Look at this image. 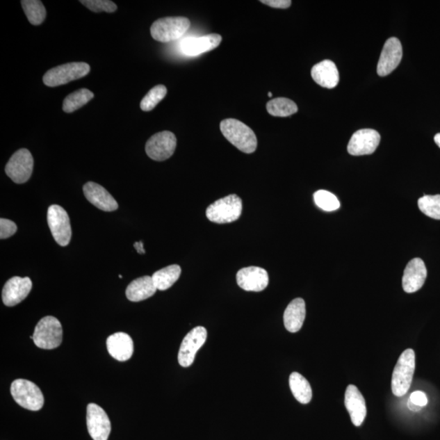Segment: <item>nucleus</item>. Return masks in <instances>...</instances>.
I'll return each mask as SVG.
<instances>
[{"instance_id": "nucleus-7", "label": "nucleus", "mask_w": 440, "mask_h": 440, "mask_svg": "<svg viewBox=\"0 0 440 440\" xmlns=\"http://www.w3.org/2000/svg\"><path fill=\"white\" fill-rule=\"evenodd\" d=\"M90 70V65L85 63L61 65L47 71L42 78V81L47 87H58L86 76Z\"/></svg>"}, {"instance_id": "nucleus-1", "label": "nucleus", "mask_w": 440, "mask_h": 440, "mask_svg": "<svg viewBox=\"0 0 440 440\" xmlns=\"http://www.w3.org/2000/svg\"><path fill=\"white\" fill-rule=\"evenodd\" d=\"M222 134L231 145L245 154H252L257 149V137L250 127L239 120L229 118L221 122Z\"/></svg>"}, {"instance_id": "nucleus-3", "label": "nucleus", "mask_w": 440, "mask_h": 440, "mask_svg": "<svg viewBox=\"0 0 440 440\" xmlns=\"http://www.w3.org/2000/svg\"><path fill=\"white\" fill-rule=\"evenodd\" d=\"M243 212V201L236 194L221 198L208 206V220L216 224H229L238 220Z\"/></svg>"}, {"instance_id": "nucleus-13", "label": "nucleus", "mask_w": 440, "mask_h": 440, "mask_svg": "<svg viewBox=\"0 0 440 440\" xmlns=\"http://www.w3.org/2000/svg\"><path fill=\"white\" fill-rule=\"evenodd\" d=\"M403 56V49L400 41L397 38H391L383 47L377 72L381 77L387 76L398 66Z\"/></svg>"}, {"instance_id": "nucleus-10", "label": "nucleus", "mask_w": 440, "mask_h": 440, "mask_svg": "<svg viewBox=\"0 0 440 440\" xmlns=\"http://www.w3.org/2000/svg\"><path fill=\"white\" fill-rule=\"evenodd\" d=\"M177 140L170 131H162L151 136L145 145L147 155L151 159L162 162L172 157L176 150Z\"/></svg>"}, {"instance_id": "nucleus-14", "label": "nucleus", "mask_w": 440, "mask_h": 440, "mask_svg": "<svg viewBox=\"0 0 440 440\" xmlns=\"http://www.w3.org/2000/svg\"><path fill=\"white\" fill-rule=\"evenodd\" d=\"M380 133L373 129H361L355 132L349 141L348 153L353 156L372 154L380 143Z\"/></svg>"}, {"instance_id": "nucleus-40", "label": "nucleus", "mask_w": 440, "mask_h": 440, "mask_svg": "<svg viewBox=\"0 0 440 440\" xmlns=\"http://www.w3.org/2000/svg\"><path fill=\"white\" fill-rule=\"evenodd\" d=\"M272 97V93L268 92V97Z\"/></svg>"}, {"instance_id": "nucleus-29", "label": "nucleus", "mask_w": 440, "mask_h": 440, "mask_svg": "<svg viewBox=\"0 0 440 440\" xmlns=\"http://www.w3.org/2000/svg\"><path fill=\"white\" fill-rule=\"evenodd\" d=\"M267 111L275 117H288L298 112V106L290 99L279 97L267 104Z\"/></svg>"}, {"instance_id": "nucleus-4", "label": "nucleus", "mask_w": 440, "mask_h": 440, "mask_svg": "<svg viewBox=\"0 0 440 440\" xmlns=\"http://www.w3.org/2000/svg\"><path fill=\"white\" fill-rule=\"evenodd\" d=\"M63 325L54 316H45L37 324L33 341L38 348L45 350L58 348L63 343Z\"/></svg>"}, {"instance_id": "nucleus-12", "label": "nucleus", "mask_w": 440, "mask_h": 440, "mask_svg": "<svg viewBox=\"0 0 440 440\" xmlns=\"http://www.w3.org/2000/svg\"><path fill=\"white\" fill-rule=\"evenodd\" d=\"M87 425L93 440H108L111 432V420L106 411L97 404H89L87 408Z\"/></svg>"}, {"instance_id": "nucleus-17", "label": "nucleus", "mask_w": 440, "mask_h": 440, "mask_svg": "<svg viewBox=\"0 0 440 440\" xmlns=\"http://www.w3.org/2000/svg\"><path fill=\"white\" fill-rule=\"evenodd\" d=\"M427 277V270L425 263L420 258H415L407 265L402 286L406 293L417 292L422 288Z\"/></svg>"}, {"instance_id": "nucleus-41", "label": "nucleus", "mask_w": 440, "mask_h": 440, "mask_svg": "<svg viewBox=\"0 0 440 440\" xmlns=\"http://www.w3.org/2000/svg\"><path fill=\"white\" fill-rule=\"evenodd\" d=\"M120 278H121V279H122V275H120Z\"/></svg>"}, {"instance_id": "nucleus-15", "label": "nucleus", "mask_w": 440, "mask_h": 440, "mask_svg": "<svg viewBox=\"0 0 440 440\" xmlns=\"http://www.w3.org/2000/svg\"><path fill=\"white\" fill-rule=\"evenodd\" d=\"M32 282L29 277H14L6 282L2 292L3 304L13 307L20 304L29 295Z\"/></svg>"}, {"instance_id": "nucleus-36", "label": "nucleus", "mask_w": 440, "mask_h": 440, "mask_svg": "<svg viewBox=\"0 0 440 440\" xmlns=\"http://www.w3.org/2000/svg\"><path fill=\"white\" fill-rule=\"evenodd\" d=\"M260 2L272 8L282 9L290 8L292 3L291 0H262Z\"/></svg>"}, {"instance_id": "nucleus-25", "label": "nucleus", "mask_w": 440, "mask_h": 440, "mask_svg": "<svg viewBox=\"0 0 440 440\" xmlns=\"http://www.w3.org/2000/svg\"><path fill=\"white\" fill-rule=\"evenodd\" d=\"M290 387L295 398L302 405L309 404L312 398L310 383L300 373H292L290 376Z\"/></svg>"}, {"instance_id": "nucleus-39", "label": "nucleus", "mask_w": 440, "mask_h": 440, "mask_svg": "<svg viewBox=\"0 0 440 440\" xmlns=\"http://www.w3.org/2000/svg\"><path fill=\"white\" fill-rule=\"evenodd\" d=\"M434 142H435V144H437L440 148V133L435 135Z\"/></svg>"}, {"instance_id": "nucleus-16", "label": "nucleus", "mask_w": 440, "mask_h": 440, "mask_svg": "<svg viewBox=\"0 0 440 440\" xmlns=\"http://www.w3.org/2000/svg\"><path fill=\"white\" fill-rule=\"evenodd\" d=\"M236 282L245 291H263L268 285V274L262 268H244L236 274Z\"/></svg>"}, {"instance_id": "nucleus-19", "label": "nucleus", "mask_w": 440, "mask_h": 440, "mask_svg": "<svg viewBox=\"0 0 440 440\" xmlns=\"http://www.w3.org/2000/svg\"><path fill=\"white\" fill-rule=\"evenodd\" d=\"M85 197L89 202L103 211H115L118 204L110 193L100 184L88 182L83 186Z\"/></svg>"}, {"instance_id": "nucleus-27", "label": "nucleus", "mask_w": 440, "mask_h": 440, "mask_svg": "<svg viewBox=\"0 0 440 440\" xmlns=\"http://www.w3.org/2000/svg\"><path fill=\"white\" fill-rule=\"evenodd\" d=\"M93 98V92L89 91L88 89H79L65 98L63 106V111L67 113H73L86 105Z\"/></svg>"}, {"instance_id": "nucleus-23", "label": "nucleus", "mask_w": 440, "mask_h": 440, "mask_svg": "<svg viewBox=\"0 0 440 440\" xmlns=\"http://www.w3.org/2000/svg\"><path fill=\"white\" fill-rule=\"evenodd\" d=\"M306 317V304L301 298L293 300L284 312V325L291 333H297L302 327Z\"/></svg>"}, {"instance_id": "nucleus-20", "label": "nucleus", "mask_w": 440, "mask_h": 440, "mask_svg": "<svg viewBox=\"0 0 440 440\" xmlns=\"http://www.w3.org/2000/svg\"><path fill=\"white\" fill-rule=\"evenodd\" d=\"M345 406L352 423L356 427L361 425L366 418L367 409L366 400L356 386L349 385L347 387L346 393H345Z\"/></svg>"}, {"instance_id": "nucleus-38", "label": "nucleus", "mask_w": 440, "mask_h": 440, "mask_svg": "<svg viewBox=\"0 0 440 440\" xmlns=\"http://www.w3.org/2000/svg\"><path fill=\"white\" fill-rule=\"evenodd\" d=\"M409 408L412 410V411H414V412H418L420 411L421 409H422V407L416 405L413 403H412L411 401L409 400V404H408Z\"/></svg>"}, {"instance_id": "nucleus-26", "label": "nucleus", "mask_w": 440, "mask_h": 440, "mask_svg": "<svg viewBox=\"0 0 440 440\" xmlns=\"http://www.w3.org/2000/svg\"><path fill=\"white\" fill-rule=\"evenodd\" d=\"M181 275V268L177 264L170 265L154 273L153 281L157 290H168L176 283Z\"/></svg>"}, {"instance_id": "nucleus-33", "label": "nucleus", "mask_w": 440, "mask_h": 440, "mask_svg": "<svg viewBox=\"0 0 440 440\" xmlns=\"http://www.w3.org/2000/svg\"><path fill=\"white\" fill-rule=\"evenodd\" d=\"M80 3L94 13H115L117 9L116 4L110 0H82Z\"/></svg>"}, {"instance_id": "nucleus-8", "label": "nucleus", "mask_w": 440, "mask_h": 440, "mask_svg": "<svg viewBox=\"0 0 440 440\" xmlns=\"http://www.w3.org/2000/svg\"><path fill=\"white\" fill-rule=\"evenodd\" d=\"M47 224L56 243L60 247H66L70 243L72 231L70 218L64 208L51 205L47 210Z\"/></svg>"}, {"instance_id": "nucleus-32", "label": "nucleus", "mask_w": 440, "mask_h": 440, "mask_svg": "<svg viewBox=\"0 0 440 440\" xmlns=\"http://www.w3.org/2000/svg\"><path fill=\"white\" fill-rule=\"evenodd\" d=\"M314 201L317 206L325 211H334L339 209L340 202L334 193L326 190H319L314 193Z\"/></svg>"}, {"instance_id": "nucleus-24", "label": "nucleus", "mask_w": 440, "mask_h": 440, "mask_svg": "<svg viewBox=\"0 0 440 440\" xmlns=\"http://www.w3.org/2000/svg\"><path fill=\"white\" fill-rule=\"evenodd\" d=\"M157 291L152 277L145 276L130 283L127 288L126 295L131 302H140L152 297Z\"/></svg>"}, {"instance_id": "nucleus-37", "label": "nucleus", "mask_w": 440, "mask_h": 440, "mask_svg": "<svg viewBox=\"0 0 440 440\" xmlns=\"http://www.w3.org/2000/svg\"><path fill=\"white\" fill-rule=\"evenodd\" d=\"M134 247L136 249L137 252H138L139 254H145L143 241H138V243H136L134 244Z\"/></svg>"}, {"instance_id": "nucleus-35", "label": "nucleus", "mask_w": 440, "mask_h": 440, "mask_svg": "<svg viewBox=\"0 0 440 440\" xmlns=\"http://www.w3.org/2000/svg\"><path fill=\"white\" fill-rule=\"evenodd\" d=\"M409 401L416 405L422 407V408L428 403L427 396L424 392L420 391L413 392L410 396Z\"/></svg>"}, {"instance_id": "nucleus-31", "label": "nucleus", "mask_w": 440, "mask_h": 440, "mask_svg": "<svg viewBox=\"0 0 440 440\" xmlns=\"http://www.w3.org/2000/svg\"><path fill=\"white\" fill-rule=\"evenodd\" d=\"M418 207L424 215L440 220V195H425L419 198Z\"/></svg>"}, {"instance_id": "nucleus-9", "label": "nucleus", "mask_w": 440, "mask_h": 440, "mask_svg": "<svg viewBox=\"0 0 440 440\" xmlns=\"http://www.w3.org/2000/svg\"><path fill=\"white\" fill-rule=\"evenodd\" d=\"M33 169H34V158L32 154L29 150L21 149L9 159L6 172L14 183L24 184L29 181Z\"/></svg>"}, {"instance_id": "nucleus-30", "label": "nucleus", "mask_w": 440, "mask_h": 440, "mask_svg": "<svg viewBox=\"0 0 440 440\" xmlns=\"http://www.w3.org/2000/svg\"><path fill=\"white\" fill-rule=\"evenodd\" d=\"M168 93V89L164 85H158L150 90L142 99L140 108L143 111H151L162 101Z\"/></svg>"}, {"instance_id": "nucleus-6", "label": "nucleus", "mask_w": 440, "mask_h": 440, "mask_svg": "<svg viewBox=\"0 0 440 440\" xmlns=\"http://www.w3.org/2000/svg\"><path fill=\"white\" fill-rule=\"evenodd\" d=\"M11 394L17 404L31 411H39L44 405L40 387L29 380H17L12 383Z\"/></svg>"}, {"instance_id": "nucleus-28", "label": "nucleus", "mask_w": 440, "mask_h": 440, "mask_svg": "<svg viewBox=\"0 0 440 440\" xmlns=\"http://www.w3.org/2000/svg\"><path fill=\"white\" fill-rule=\"evenodd\" d=\"M22 6L33 26L41 25L47 16L46 8L39 0H22Z\"/></svg>"}, {"instance_id": "nucleus-2", "label": "nucleus", "mask_w": 440, "mask_h": 440, "mask_svg": "<svg viewBox=\"0 0 440 440\" xmlns=\"http://www.w3.org/2000/svg\"><path fill=\"white\" fill-rule=\"evenodd\" d=\"M415 352L407 349L401 354L392 375L391 390L397 397H402L409 391L415 371Z\"/></svg>"}, {"instance_id": "nucleus-21", "label": "nucleus", "mask_w": 440, "mask_h": 440, "mask_svg": "<svg viewBox=\"0 0 440 440\" xmlns=\"http://www.w3.org/2000/svg\"><path fill=\"white\" fill-rule=\"evenodd\" d=\"M107 349L113 358L118 361H127L134 352V343L130 335L118 332L107 339Z\"/></svg>"}, {"instance_id": "nucleus-5", "label": "nucleus", "mask_w": 440, "mask_h": 440, "mask_svg": "<svg viewBox=\"0 0 440 440\" xmlns=\"http://www.w3.org/2000/svg\"><path fill=\"white\" fill-rule=\"evenodd\" d=\"M191 23L186 17H170L161 18L151 26V35L161 42L176 41L186 35Z\"/></svg>"}, {"instance_id": "nucleus-22", "label": "nucleus", "mask_w": 440, "mask_h": 440, "mask_svg": "<svg viewBox=\"0 0 440 440\" xmlns=\"http://www.w3.org/2000/svg\"><path fill=\"white\" fill-rule=\"evenodd\" d=\"M311 74L314 81L325 88H334L339 83V70L332 60H325L316 64Z\"/></svg>"}, {"instance_id": "nucleus-11", "label": "nucleus", "mask_w": 440, "mask_h": 440, "mask_svg": "<svg viewBox=\"0 0 440 440\" xmlns=\"http://www.w3.org/2000/svg\"><path fill=\"white\" fill-rule=\"evenodd\" d=\"M206 338L207 331L202 326L193 329L184 337L178 354V361L182 367L192 366L198 350L204 345Z\"/></svg>"}, {"instance_id": "nucleus-18", "label": "nucleus", "mask_w": 440, "mask_h": 440, "mask_svg": "<svg viewBox=\"0 0 440 440\" xmlns=\"http://www.w3.org/2000/svg\"><path fill=\"white\" fill-rule=\"evenodd\" d=\"M221 41V35L217 34L186 38L181 42V49L184 54L197 56L214 50L220 46Z\"/></svg>"}, {"instance_id": "nucleus-34", "label": "nucleus", "mask_w": 440, "mask_h": 440, "mask_svg": "<svg viewBox=\"0 0 440 440\" xmlns=\"http://www.w3.org/2000/svg\"><path fill=\"white\" fill-rule=\"evenodd\" d=\"M17 227L13 221L7 219L0 220V238L7 239L16 234Z\"/></svg>"}]
</instances>
